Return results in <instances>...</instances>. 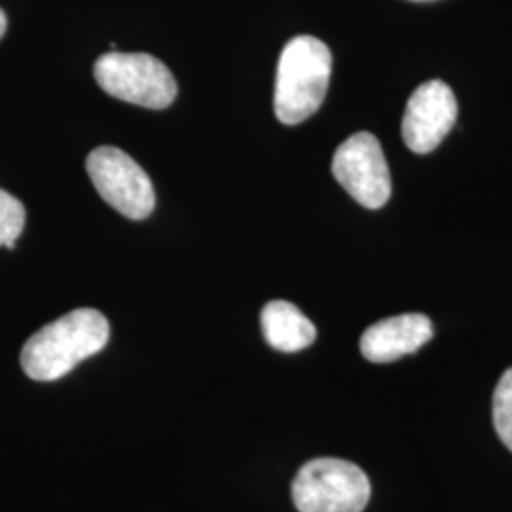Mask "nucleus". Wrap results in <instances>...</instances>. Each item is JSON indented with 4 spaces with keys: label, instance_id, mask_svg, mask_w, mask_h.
<instances>
[{
    "label": "nucleus",
    "instance_id": "obj_5",
    "mask_svg": "<svg viewBox=\"0 0 512 512\" xmlns=\"http://www.w3.org/2000/svg\"><path fill=\"white\" fill-rule=\"evenodd\" d=\"M86 169L99 196L120 215L143 220L154 211L156 194L152 181L147 171L124 150L95 148L86 160Z\"/></svg>",
    "mask_w": 512,
    "mask_h": 512
},
{
    "label": "nucleus",
    "instance_id": "obj_11",
    "mask_svg": "<svg viewBox=\"0 0 512 512\" xmlns=\"http://www.w3.org/2000/svg\"><path fill=\"white\" fill-rule=\"evenodd\" d=\"M494 427L497 437L512 452V368H509L494 393Z\"/></svg>",
    "mask_w": 512,
    "mask_h": 512
},
{
    "label": "nucleus",
    "instance_id": "obj_2",
    "mask_svg": "<svg viewBox=\"0 0 512 512\" xmlns=\"http://www.w3.org/2000/svg\"><path fill=\"white\" fill-rule=\"evenodd\" d=\"M332 73V54L319 38L294 37L283 48L275 76L274 109L279 122L296 126L325 101Z\"/></svg>",
    "mask_w": 512,
    "mask_h": 512
},
{
    "label": "nucleus",
    "instance_id": "obj_1",
    "mask_svg": "<svg viewBox=\"0 0 512 512\" xmlns=\"http://www.w3.org/2000/svg\"><path fill=\"white\" fill-rule=\"evenodd\" d=\"M107 317L92 308L69 311L35 332L21 349V368L37 382H54L107 346Z\"/></svg>",
    "mask_w": 512,
    "mask_h": 512
},
{
    "label": "nucleus",
    "instance_id": "obj_10",
    "mask_svg": "<svg viewBox=\"0 0 512 512\" xmlns=\"http://www.w3.org/2000/svg\"><path fill=\"white\" fill-rule=\"evenodd\" d=\"M25 207L16 196L0 190V247L14 249L25 228Z\"/></svg>",
    "mask_w": 512,
    "mask_h": 512
},
{
    "label": "nucleus",
    "instance_id": "obj_3",
    "mask_svg": "<svg viewBox=\"0 0 512 512\" xmlns=\"http://www.w3.org/2000/svg\"><path fill=\"white\" fill-rule=\"evenodd\" d=\"M368 499V476L346 459H311L294 476L293 501L298 512H363Z\"/></svg>",
    "mask_w": 512,
    "mask_h": 512
},
{
    "label": "nucleus",
    "instance_id": "obj_6",
    "mask_svg": "<svg viewBox=\"0 0 512 512\" xmlns=\"http://www.w3.org/2000/svg\"><path fill=\"white\" fill-rule=\"evenodd\" d=\"M336 181L366 209L384 207L391 196V173L380 141L361 131L344 141L332 160Z\"/></svg>",
    "mask_w": 512,
    "mask_h": 512
},
{
    "label": "nucleus",
    "instance_id": "obj_12",
    "mask_svg": "<svg viewBox=\"0 0 512 512\" xmlns=\"http://www.w3.org/2000/svg\"><path fill=\"white\" fill-rule=\"evenodd\" d=\"M6 29H8V19H6V14L0 10V38L4 37Z\"/></svg>",
    "mask_w": 512,
    "mask_h": 512
},
{
    "label": "nucleus",
    "instance_id": "obj_7",
    "mask_svg": "<svg viewBox=\"0 0 512 512\" xmlns=\"http://www.w3.org/2000/svg\"><path fill=\"white\" fill-rule=\"evenodd\" d=\"M458 118L454 92L440 80H429L412 93L403 118V139L416 154H429L452 131Z\"/></svg>",
    "mask_w": 512,
    "mask_h": 512
},
{
    "label": "nucleus",
    "instance_id": "obj_9",
    "mask_svg": "<svg viewBox=\"0 0 512 512\" xmlns=\"http://www.w3.org/2000/svg\"><path fill=\"white\" fill-rule=\"evenodd\" d=\"M260 321L266 342L277 351L294 353L308 348L317 338V330L310 319L285 300L266 304Z\"/></svg>",
    "mask_w": 512,
    "mask_h": 512
},
{
    "label": "nucleus",
    "instance_id": "obj_8",
    "mask_svg": "<svg viewBox=\"0 0 512 512\" xmlns=\"http://www.w3.org/2000/svg\"><path fill=\"white\" fill-rule=\"evenodd\" d=\"M433 338V325L421 313H404L384 319L365 330L361 353L370 363H393L416 353Z\"/></svg>",
    "mask_w": 512,
    "mask_h": 512
},
{
    "label": "nucleus",
    "instance_id": "obj_4",
    "mask_svg": "<svg viewBox=\"0 0 512 512\" xmlns=\"http://www.w3.org/2000/svg\"><path fill=\"white\" fill-rule=\"evenodd\" d=\"M93 74L103 92L145 109H167L177 97L175 76L154 55L112 50L95 61Z\"/></svg>",
    "mask_w": 512,
    "mask_h": 512
}]
</instances>
